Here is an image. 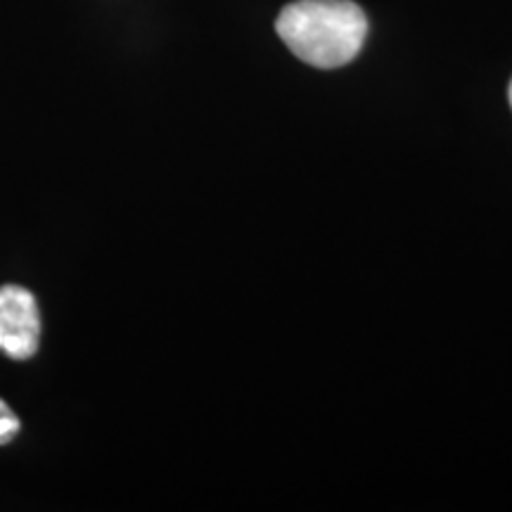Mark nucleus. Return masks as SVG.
Returning a JSON list of instances; mask_svg holds the SVG:
<instances>
[{
  "label": "nucleus",
  "instance_id": "obj_3",
  "mask_svg": "<svg viewBox=\"0 0 512 512\" xmlns=\"http://www.w3.org/2000/svg\"><path fill=\"white\" fill-rule=\"evenodd\" d=\"M510 105H512V83H510Z\"/></svg>",
  "mask_w": 512,
  "mask_h": 512
},
{
  "label": "nucleus",
  "instance_id": "obj_1",
  "mask_svg": "<svg viewBox=\"0 0 512 512\" xmlns=\"http://www.w3.org/2000/svg\"><path fill=\"white\" fill-rule=\"evenodd\" d=\"M275 31L302 62L335 69L361 53L368 22L351 0H297L275 19Z\"/></svg>",
  "mask_w": 512,
  "mask_h": 512
},
{
  "label": "nucleus",
  "instance_id": "obj_2",
  "mask_svg": "<svg viewBox=\"0 0 512 512\" xmlns=\"http://www.w3.org/2000/svg\"><path fill=\"white\" fill-rule=\"evenodd\" d=\"M41 342V316L36 297L22 285L0 287V351L15 361H27Z\"/></svg>",
  "mask_w": 512,
  "mask_h": 512
}]
</instances>
